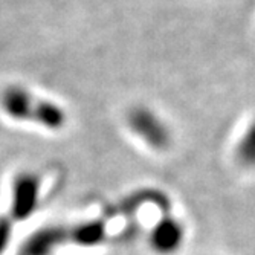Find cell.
I'll return each mask as SVG.
<instances>
[{"instance_id": "obj_3", "label": "cell", "mask_w": 255, "mask_h": 255, "mask_svg": "<svg viewBox=\"0 0 255 255\" xmlns=\"http://www.w3.org/2000/svg\"><path fill=\"white\" fill-rule=\"evenodd\" d=\"M41 179L34 171H21L12 179L11 216L12 222L28 220L38 206Z\"/></svg>"}, {"instance_id": "obj_6", "label": "cell", "mask_w": 255, "mask_h": 255, "mask_svg": "<svg viewBox=\"0 0 255 255\" xmlns=\"http://www.w3.org/2000/svg\"><path fill=\"white\" fill-rule=\"evenodd\" d=\"M69 242L80 246H95L103 242L106 236V225L103 220H90L77 226L67 228Z\"/></svg>"}, {"instance_id": "obj_1", "label": "cell", "mask_w": 255, "mask_h": 255, "mask_svg": "<svg viewBox=\"0 0 255 255\" xmlns=\"http://www.w3.org/2000/svg\"><path fill=\"white\" fill-rule=\"evenodd\" d=\"M0 113L11 123L52 133L64 130L69 123V113L60 101L23 83L0 87Z\"/></svg>"}, {"instance_id": "obj_2", "label": "cell", "mask_w": 255, "mask_h": 255, "mask_svg": "<svg viewBox=\"0 0 255 255\" xmlns=\"http://www.w3.org/2000/svg\"><path fill=\"white\" fill-rule=\"evenodd\" d=\"M127 126L133 134L156 151H165L171 147L173 133L168 124L147 106L131 107L127 112Z\"/></svg>"}, {"instance_id": "obj_4", "label": "cell", "mask_w": 255, "mask_h": 255, "mask_svg": "<svg viewBox=\"0 0 255 255\" xmlns=\"http://www.w3.org/2000/svg\"><path fill=\"white\" fill-rule=\"evenodd\" d=\"M187 239V229L174 216H162L151 228L148 245L157 255H174Z\"/></svg>"}, {"instance_id": "obj_8", "label": "cell", "mask_w": 255, "mask_h": 255, "mask_svg": "<svg viewBox=\"0 0 255 255\" xmlns=\"http://www.w3.org/2000/svg\"><path fill=\"white\" fill-rule=\"evenodd\" d=\"M12 237V220L9 217H0V255H3Z\"/></svg>"}, {"instance_id": "obj_5", "label": "cell", "mask_w": 255, "mask_h": 255, "mask_svg": "<svg viewBox=\"0 0 255 255\" xmlns=\"http://www.w3.org/2000/svg\"><path fill=\"white\" fill-rule=\"evenodd\" d=\"M66 242H69L66 226H44L23 242L18 255H52Z\"/></svg>"}, {"instance_id": "obj_7", "label": "cell", "mask_w": 255, "mask_h": 255, "mask_svg": "<svg viewBox=\"0 0 255 255\" xmlns=\"http://www.w3.org/2000/svg\"><path fill=\"white\" fill-rule=\"evenodd\" d=\"M236 159L245 168H255V120L246 127L239 139Z\"/></svg>"}]
</instances>
